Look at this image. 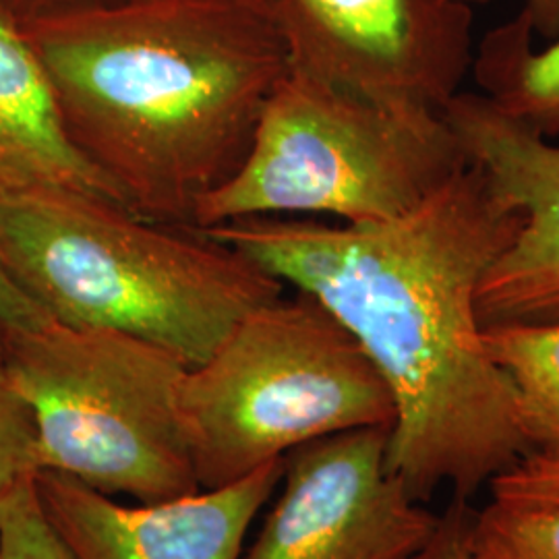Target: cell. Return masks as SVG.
I'll return each mask as SVG.
<instances>
[{
	"label": "cell",
	"mask_w": 559,
	"mask_h": 559,
	"mask_svg": "<svg viewBox=\"0 0 559 559\" xmlns=\"http://www.w3.org/2000/svg\"><path fill=\"white\" fill-rule=\"evenodd\" d=\"M520 214L471 164L413 212L380 224L251 218L195 228L350 332L394 399L388 468L419 501H471L533 454L510 381L483 344L477 290Z\"/></svg>",
	"instance_id": "6da1fadb"
},
{
	"label": "cell",
	"mask_w": 559,
	"mask_h": 559,
	"mask_svg": "<svg viewBox=\"0 0 559 559\" xmlns=\"http://www.w3.org/2000/svg\"><path fill=\"white\" fill-rule=\"evenodd\" d=\"M34 473H36L34 417L0 360V498L15 480Z\"/></svg>",
	"instance_id": "2e32d148"
},
{
	"label": "cell",
	"mask_w": 559,
	"mask_h": 559,
	"mask_svg": "<svg viewBox=\"0 0 559 559\" xmlns=\"http://www.w3.org/2000/svg\"><path fill=\"white\" fill-rule=\"evenodd\" d=\"M464 160L520 214L516 237L477 290L480 328L559 323V141L460 92L443 108Z\"/></svg>",
	"instance_id": "9c48e42d"
},
{
	"label": "cell",
	"mask_w": 559,
	"mask_h": 559,
	"mask_svg": "<svg viewBox=\"0 0 559 559\" xmlns=\"http://www.w3.org/2000/svg\"><path fill=\"white\" fill-rule=\"evenodd\" d=\"M473 516H475V510L471 508V501L454 498V501L448 506V510L440 514V522L433 537L415 559H473V551H471Z\"/></svg>",
	"instance_id": "ac0fdd59"
},
{
	"label": "cell",
	"mask_w": 559,
	"mask_h": 559,
	"mask_svg": "<svg viewBox=\"0 0 559 559\" xmlns=\"http://www.w3.org/2000/svg\"><path fill=\"white\" fill-rule=\"evenodd\" d=\"M27 193H80L129 207L69 138L34 46L0 9V198Z\"/></svg>",
	"instance_id": "8fae6325"
},
{
	"label": "cell",
	"mask_w": 559,
	"mask_h": 559,
	"mask_svg": "<svg viewBox=\"0 0 559 559\" xmlns=\"http://www.w3.org/2000/svg\"><path fill=\"white\" fill-rule=\"evenodd\" d=\"M21 27L85 160L173 226L237 175L290 71L260 0H131Z\"/></svg>",
	"instance_id": "7a4b0ae2"
},
{
	"label": "cell",
	"mask_w": 559,
	"mask_h": 559,
	"mask_svg": "<svg viewBox=\"0 0 559 559\" xmlns=\"http://www.w3.org/2000/svg\"><path fill=\"white\" fill-rule=\"evenodd\" d=\"M471 75L480 96L547 140L559 141V34L543 48L516 15L475 46Z\"/></svg>",
	"instance_id": "7c38bea8"
},
{
	"label": "cell",
	"mask_w": 559,
	"mask_h": 559,
	"mask_svg": "<svg viewBox=\"0 0 559 559\" xmlns=\"http://www.w3.org/2000/svg\"><path fill=\"white\" fill-rule=\"evenodd\" d=\"M464 164L440 112L369 100L288 71L237 175L201 198L191 228L297 214L394 221Z\"/></svg>",
	"instance_id": "5b68a950"
},
{
	"label": "cell",
	"mask_w": 559,
	"mask_h": 559,
	"mask_svg": "<svg viewBox=\"0 0 559 559\" xmlns=\"http://www.w3.org/2000/svg\"><path fill=\"white\" fill-rule=\"evenodd\" d=\"M390 427L307 441L284 456L278 498L240 559H415L433 514L388 468Z\"/></svg>",
	"instance_id": "ba28073f"
},
{
	"label": "cell",
	"mask_w": 559,
	"mask_h": 559,
	"mask_svg": "<svg viewBox=\"0 0 559 559\" xmlns=\"http://www.w3.org/2000/svg\"><path fill=\"white\" fill-rule=\"evenodd\" d=\"M489 489L493 500L559 506V460L531 454L491 480Z\"/></svg>",
	"instance_id": "e0dca14e"
},
{
	"label": "cell",
	"mask_w": 559,
	"mask_h": 559,
	"mask_svg": "<svg viewBox=\"0 0 559 559\" xmlns=\"http://www.w3.org/2000/svg\"><path fill=\"white\" fill-rule=\"evenodd\" d=\"M0 360L34 417L36 473L138 503L201 491L179 413L189 367L168 350L52 321L4 332Z\"/></svg>",
	"instance_id": "8992f818"
},
{
	"label": "cell",
	"mask_w": 559,
	"mask_h": 559,
	"mask_svg": "<svg viewBox=\"0 0 559 559\" xmlns=\"http://www.w3.org/2000/svg\"><path fill=\"white\" fill-rule=\"evenodd\" d=\"M52 323V318L36 300L21 290L0 260V336L4 332L38 330Z\"/></svg>",
	"instance_id": "d6986e66"
},
{
	"label": "cell",
	"mask_w": 559,
	"mask_h": 559,
	"mask_svg": "<svg viewBox=\"0 0 559 559\" xmlns=\"http://www.w3.org/2000/svg\"><path fill=\"white\" fill-rule=\"evenodd\" d=\"M0 260L52 321L145 340L187 367L286 290L191 226L80 193L0 198Z\"/></svg>",
	"instance_id": "3957f363"
},
{
	"label": "cell",
	"mask_w": 559,
	"mask_h": 559,
	"mask_svg": "<svg viewBox=\"0 0 559 559\" xmlns=\"http://www.w3.org/2000/svg\"><path fill=\"white\" fill-rule=\"evenodd\" d=\"M483 344L512 385L533 454L559 460V323L483 328Z\"/></svg>",
	"instance_id": "4fadbf2b"
},
{
	"label": "cell",
	"mask_w": 559,
	"mask_h": 559,
	"mask_svg": "<svg viewBox=\"0 0 559 559\" xmlns=\"http://www.w3.org/2000/svg\"><path fill=\"white\" fill-rule=\"evenodd\" d=\"M179 413L201 489L233 485L307 441L396 419L359 342L297 290L245 316L187 369Z\"/></svg>",
	"instance_id": "277c9868"
},
{
	"label": "cell",
	"mask_w": 559,
	"mask_h": 559,
	"mask_svg": "<svg viewBox=\"0 0 559 559\" xmlns=\"http://www.w3.org/2000/svg\"><path fill=\"white\" fill-rule=\"evenodd\" d=\"M473 559H559V506L493 500L475 510Z\"/></svg>",
	"instance_id": "5bb4252c"
},
{
	"label": "cell",
	"mask_w": 559,
	"mask_h": 559,
	"mask_svg": "<svg viewBox=\"0 0 559 559\" xmlns=\"http://www.w3.org/2000/svg\"><path fill=\"white\" fill-rule=\"evenodd\" d=\"M131 0H0V9L13 15L20 23L48 20L59 15L106 9Z\"/></svg>",
	"instance_id": "ffe728a7"
},
{
	"label": "cell",
	"mask_w": 559,
	"mask_h": 559,
	"mask_svg": "<svg viewBox=\"0 0 559 559\" xmlns=\"http://www.w3.org/2000/svg\"><path fill=\"white\" fill-rule=\"evenodd\" d=\"M282 471L278 459L221 489L138 506L60 473L38 471L34 479L69 559H240Z\"/></svg>",
	"instance_id": "30bf717a"
},
{
	"label": "cell",
	"mask_w": 559,
	"mask_h": 559,
	"mask_svg": "<svg viewBox=\"0 0 559 559\" xmlns=\"http://www.w3.org/2000/svg\"><path fill=\"white\" fill-rule=\"evenodd\" d=\"M0 559H69L41 508L34 475L15 480L0 498Z\"/></svg>",
	"instance_id": "9a60e30c"
},
{
	"label": "cell",
	"mask_w": 559,
	"mask_h": 559,
	"mask_svg": "<svg viewBox=\"0 0 559 559\" xmlns=\"http://www.w3.org/2000/svg\"><path fill=\"white\" fill-rule=\"evenodd\" d=\"M462 4H468V7H483V4H487V2H491V0H459Z\"/></svg>",
	"instance_id": "7402d4cb"
},
{
	"label": "cell",
	"mask_w": 559,
	"mask_h": 559,
	"mask_svg": "<svg viewBox=\"0 0 559 559\" xmlns=\"http://www.w3.org/2000/svg\"><path fill=\"white\" fill-rule=\"evenodd\" d=\"M535 40H554L559 34V0H524L519 13Z\"/></svg>",
	"instance_id": "44dd1931"
},
{
	"label": "cell",
	"mask_w": 559,
	"mask_h": 559,
	"mask_svg": "<svg viewBox=\"0 0 559 559\" xmlns=\"http://www.w3.org/2000/svg\"><path fill=\"white\" fill-rule=\"evenodd\" d=\"M290 71L369 100L443 112L471 75L473 7L459 0H260Z\"/></svg>",
	"instance_id": "52a82bcc"
}]
</instances>
